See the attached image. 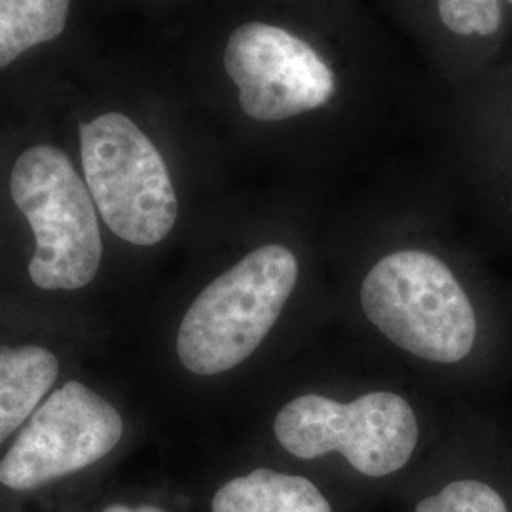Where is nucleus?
Returning a JSON list of instances; mask_svg holds the SVG:
<instances>
[{
    "instance_id": "5",
    "label": "nucleus",
    "mask_w": 512,
    "mask_h": 512,
    "mask_svg": "<svg viewBox=\"0 0 512 512\" xmlns=\"http://www.w3.org/2000/svg\"><path fill=\"white\" fill-rule=\"evenodd\" d=\"M275 437L296 458L340 452L366 476L401 471L418 444L412 406L395 393H368L348 404L323 395H304L281 408Z\"/></svg>"
},
{
    "instance_id": "6",
    "label": "nucleus",
    "mask_w": 512,
    "mask_h": 512,
    "mask_svg": "<svg viewBox=\"0 0 512 512\" xmlns=\"http://www.w3.org/2000/svg\"><path fill=\"white\" fill-rule=\"evenodd\" d=\"M222 65L241 110L256 122H283L321 109L336 76L310 42L266 21H247L226 40Z\"/></svg>"
},
{
    "instance_id": "12",
    "label": "nucleus",
    "mask_w": 512,
    "mask_h": 512,
    "mask_svg": "<svg viewBox=\"0 0 512 512\" xmlns=\"http://www.w3.org/2000/svg\"><path fill=\"white\" fill-rule=\"evenodd\" d=\"M439 14L459 37H490L501 25V0H439Z\"/></svg>"
},
{
    "instance_id": "8",
    "label": "nucleus",
    "mask_w": 512,
    "mask_h": 512,
    "mask_svg": "<svg viewBox=\"0 0 512 512\" xmlns=\"http://www.w3.org/2000/svg\"><path fill=\"white\" fill-rule=\"evenodd\" d=\"M213 512H332L329 501L304 476L256 469L224 484Z\"/></svg>"
},
{
    "instance_id": "13",
    "label": "nucleus",
    "mask_w": 512,
    "mask_h": 512,
    "mask_svg": "<svg viewBox=\"0 0 512 512\" xmlns=\"http://www.w3.org/2000/svg\"><path fill=\"white\" fill-rule=\"evenodd\" d=\"M105 512H164L162 509H158V507H150V505H145V507H139V509H135V511H131L128 507H124V505H112Z\"/></svg>"
},
{
    "instance_id": "14",
    "label": "nucleus",
    "mask_w": 512,
    "mask_h": 512,
    "mask_svg": "<svg viewBox=\"0 0 512 512\" xmlns=\"http://www.w3.org/2000/svg\"><path fill=\"white\" fill-rule=\"evenodd\" d=\"M509 2H511V4H512V0H509Z\"/></svg>"
},
{
    "instance_id": "1",
    "label": "nucleus",
    "mask_w": 512,
    "mask_h": 512,
    "mask_svg": "<svg viewBox=\"0 0 512 512\" xmlns=\"http://www.w3.org/2000/svg\"><path fill=\"white\" fill-rule=\"evenodd\" d=\"M361 302L393 344L431 363L458 365L478 346L480 317L471 294L431 253L382 258L363 281Z\"/></svg>"
},
{
    "instance_id": "7",
    "label": "nucleus",
    "mask_w": 512,
    "mask_h": 512,
    "mask_svg": "<svg viewBox=\"0 0 512 512\" xmlns=\"http://www.w3.org/2000/svg\"><path fill=\"white\" fill-rule=\"evenodd\" d=\"M116 408L80 382L54 391L33 412L0 461V482L12 490H35L105 458L122 439Z\"/></svg>"
},
{
    "instance_id": "11",
    "label": "nucleus",
    "mask_w": 512,
    "mask_h": 512,
    "mask_svg": "<svg viewBox=\"0 0 512 512\" xmlns=\"http://www.w3.org/2000/svg\"><path fill=\"white\" fill-rule=\"evenodd\" d=\"M416 512H512V505L490 480L467 476L452 480L437 494L423 499Z\"/></svg>"
},
{
    "instance_id": "3",
    "label": "nucleus",
    "mask_w": 512,
    "mask_h": 512,
    "mask_svg": "<svg viewBox=\"0 0 512 512\" xmlns=\"http://www.w3.org/2000/svg\"><path fill=\"white\" fill-rule=\"evenodd\" d=\"M10 194L35 234L31 281L44 291L92 283L103 256L99 213L69 154L48 143L23 150L12 167Z\"/></svg>"
},
{
    "instance_id": "10",
    "label": "nucleus",
    "mask_w": 512,
    "mask_h": 512,
    "mask_svg": "<svg viewBox=\"0 0 512 512\" xmlns=\"http://www.w3.org/2000/svg\"><path fill=\"white\" fill-rule=\"evenodd\" d=\"M71 10L73 0H0V71L61 37Z\"/></svg>"
},
{
    "instance_id": "2",
    "label": "nucleus",
    "mask_w": 512,
    "mask_h": 512,
    "mask_svg": "<svg viewBox=\"0 0 512 512\" xmlns=\"http://www.w3.org/2000/svg\"><path fill=\"white\" fill-rule=\"evenodd\" d=\"M296 279V256L274 243L219 275L184 315L177 336L184 368L215 376L243 363L274 327Z\"/></svg>"
},
{
    "instance_id": "9",
    "label": "nucleus",
    "mask_w": 512,
    "mask_h": 512,
    "mask_svg": "<svg viewBox=\"0 0 512 512\" xmlns=\"http://www.w3.org/2000/svg\"><path fill=\"white\" fill-rule=\"evenodd\" d=\"M57 374L59 363L48 349L0 348V444L33 416Z\"/></svg>"
},
{
    "instance_id": "4",
    "label": "nucleus",
    "mask_w": 512,
    "mask_h": 512,
    "mask_svg": "<svg viewBox=\"0 0 512 512\" xmlns=\"http://www.w3.org/2000/svg\"><path fill=\"white\" fill-rule=\"evenodd\" d=\"M82 177L110 232L150 247L173 230L179 200L160 150L124 112L105 110L78 128Z\"/></svg>"
}]
</instances>
